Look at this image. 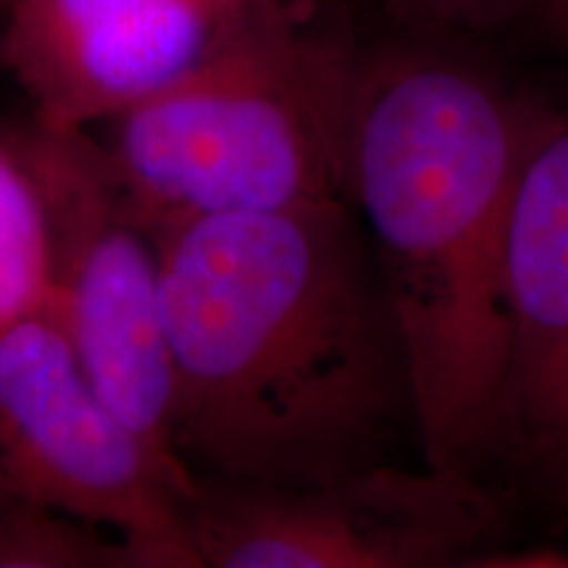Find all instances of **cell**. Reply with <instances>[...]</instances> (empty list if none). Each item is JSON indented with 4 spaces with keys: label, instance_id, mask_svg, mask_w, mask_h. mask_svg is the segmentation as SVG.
I'll return each instance as SVG.
<instances>
[{
    "label": "cell",
    "instance_id": "5bb4252c",
    "mask_svg": "<svg viewBox=\"0 0 568 568\" xmlns=\"http://www.w3.org/2000/svg\"><path fill=\"white\" fill-rule=\"evenodd\" d=\"M6 3H11V0H6Z\"/></svg>",
    "mask_w": 568,
    "mask_h": 568
},
{
    "label": "cell",
    "instance_id": "9c48e42d",
    "mask_svg": "<svg viewBox=\"0 0 568 568\" xmlns=\"http://www.w3.org/2000/svg\"><path fill=\"white\" fill-rule=\"evenodd\" d=\"M53 303L51 232L32 174L0 140V329Z\"/></svg>",
    "mask_w": 568,
    "mask_h": 568
},
{
    "label": "cell",
    "instance_id": "8fae6325",
    "mask_svg": "<svg viewBox=\"0 0 568 568\" xmlns=\"http://www.w3.org/2000/svg\"><path fill=\"white\" fill-rule=\"evenodd\" d=\"M539 0H382L387 17L416 30L481 40L535 17Z\"/></svg>",
    "mask_w": 568,
    "mask_h": 568
},
{
    "label": "cell",
    "instance_id": "3957f363",
    "mask_svg": "<svg viewBox=\"0 0 568 568\" xmlns=\"http://www.w3.org/2000/svg\"><path fill=\"white\" fill-rule=\"evenodd\" d=\"M358 30L322 0H264L193 69L105 119L148 232L195 216L347 201Z\"/></svg>",
    "mask_w": 568,
    "mask_h": 568
},
{
    "label": "cell",
    "instance_id": "4fadbf2b",
    "mask_svg": "<svg viewBox=\"0 0 568 568\" xmlns=\"http://www.w3.org/2000/svg\"><path fill=\"white\" fill-rule=\"evenodd\" d=\"M531 21L550 42L568 48V0H539Z\"/></svg>",
    "mask_w": 568,
    "mask_h": 568
},
{
    "label": "cell",
    "instance_id": "7a4b0ae2",
    "mask_svg": "<svg viewBox=\"0 0 568 568\" xmlns=\"http://www.w3.org/2000/svg\"><path fill=\"white\" fill-rule=\"evenodd\" d=\"M479 40L364 38L347 105V201L408 368L418 456L487 479L506 426V245L542 92Z\"/></svg>",
    "mask_w": 568,
    "mask_h": 568
},
{
    "label": "cell",
    "instance_id": "277c9868",
    "mask_svg": "<svg viewBox=\"0 0 568 568\" xmlns=\"http://www.w3.org/2000/svg\"><path fill=\"white\" fill-rule=\"evenodd\" d=\"M6 140L45 205L53 316L113 414L190 497L197 481L174 450V361L159 243L132 213L90 126L32 119Z\"/></svg>",
    "mask_w": 568,
    "mask_h": 568
},
{
    "label": "cell",
    "instance_id": "8992f818",
    "mask_svg": "<svg viewBox=\"0 0 568 568\" xmlns=\"http://www.w3.org/2000/svg\"><path fill=\"white\" fill-rule=\"evenodd\" d=\"M184 516L203 568H468L506 529L487 479L424 460L297 487L197 481Z\"/></svg>",
    "mask_w": 568,
    "mask_h": 568
},
{
    "label": "cell",
    "instance_id": "7c38bea8",
    "mask_svg": "<svg viewBox=\"0 0 568 568\" xmlns=\"http://www.w3.org/2000/svg\"><path fill=\"white\" fill-rule=\"evenodd\" d=\"M471 568H568V550L550 545L497 542L474 558Z\"/></svg>",
    "mask_w": 568,
    "mask_h": 568
},
{
    "label": "cell",
    "instance_id": "30bf717a",
    "mask_svg": "<svg viewBox=\"0 0 568 568\" xmlns=\"http://www.w3.org/2000/svg\"><path fill=\"white\" fill-rule=\"evenodd\" d=\"M109 531L0 495V568H113Z\"/></svg>",
    "mask_w": 568,
    "mask_h": 568
},
{
    "label": "cell",
    "instance_id": "52a82bcc",
    "mask_svg": "<svg viewBox=\"0 0 568 568\" xmlns=\"http://www.w3.org/2000/svg\"><path fill=\"white\" fill-rule=\"evenodd\" d=\"M264 0H11L9 67L53 126H92L174 82Z\"/></svg>",
    "mask_w": 568,
    "mask_h": 568
},
{
    "label": "cell",
    "instance_id": "6da1fadb",
    "mask_svg": "<svg viewBox=\"0 0 568 568\" xmlns=\"http://www.w3.org/2000/svg\"><path fill=\"white\" fill-rule=\"evenodd\" d=\"M174 450L195 481L297 487L393 460L408 368L351 201L155 234Z\"/></svg>",
    "mask_w": 568,
    "mask_h": 568
},
{
    "label": "cell",
    "instance_id": "5b68a950",
    "mask_svg": "<svg viewBox=\"0 0 568 568\" xmlns=\"http://www.w3.org/2000/svg\"><path fill=\"white\" fill-rule=\"evenodd\" d=\"M0 495L111 531L138 568H203L187 489L113 414L51 308L0 329Z\"/></svg>",
    "mask_w": 568,
    "mask_h": 568
},
{
    "label": "cell",
    "instance_id": "ba28073f",
    "mask_svg": "<svg viewBox=\"0 0 568 568\" xmlns=\"http://www.w3.org/2000/svg\"><path fill=\"white\" fill-rule=\"evenodd\" d=\"M503 460L568 506V90L539 98L506 245Z\"/></svg>",
    "mask_w": 568,
    "mask_h": 568
}]
</instances>
